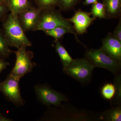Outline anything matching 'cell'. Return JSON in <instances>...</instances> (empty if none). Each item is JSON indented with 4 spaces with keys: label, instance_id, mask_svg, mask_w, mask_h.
Listing matches in <instances>:
<instances>
[{
    "label": "cell",
    "instance_id": "cell-10",
    "mask_svg": "<svg viewBox=\"0 0 121 121\" xmlns=\"http://www.w3.org/2000/svg\"><path fill=\"white\" fill-rule=\"evenodd\" d=\"M43 10L38 7H31L18 15L20 22L24 31L35 30Z\"/></svg>",
    "mask_w": 121,
    "mask_h": 121
},
{
    "label": "cell",
    "instance_id": "cell-15",
    "mask_svg": "<svg viewBox=\"0 0 121 121\" xmlns=\"http://www.w3.org/2000/svg\"><path fill=\"white\" fill-rule=\"evenodd\" d=\"M101 94L104 99L111 100L116 95V88L115 84L111 83H106L101 89Z\"/></svg>",
    "mask_w": 121,
    "mask_h": 121
},
{
    "label": "cell",
    "instance_id": "cell-18",
    "mask_svg": "<svg viewBox=\"0 0 121 121\" xmlns=\"http://www.w3.org/2000/svg\"><path fill=\"white\" fill-rule=\"evenodd\" d=\"M103 118L107 121H121V109L118 107L107 111L104 114Z\"/></svg>",
    "mask_w": 121,
    "mask_h": 121
},
{
    "label": "cell",
    "instance_id": "cell-14",
    "mask_svg": "<svg viewBox=\"0 0 121 121\" xmlns=\"http://www.w3.org/2000/svg\"><path fill=\"white\" fill-rule=\"evenodd\" d=\"M54 42L56 51L59 56L63 67L67 66L73 59L58 40L55 39Z\"/></svg>",
    "mask_w": 121,
    "mask_h": 121
},
{
    "label": "cell",
    "instance_id": "cell-12",
    "mask_svg": "<svg viewBox=\"0 0 121 121\" xmlns=\"http://www.w3.org/2000/svg\"><path fill=\"white\" fill-rule=\"evenodd\" d=\"M7 4L9 11L17 15L31 7L28 0H8Z\"/></svg>",
    "mask_w": 121,
    "mask_h": 121
},
{
    "label": "cell",
    "instance_id": "cell-4",
    "mask_svg": "<svg viewBox=\"0 0 121 121\" xmlns=\"http://www.w3.org/2000/svg\"><path fill=\"white\" fill-rule=\"evenodd\" d=\"M95 67L86 58L73 59L67 66L63 67L64 72L76 80L84 82L90 79Z\"/></svg>",
    "mask_w": 121,
    "mask_h": 121
},
{
    "label": "cell",
    "instance_id": "cell-26",
    "mask_svg": "<svg viewBox=\"0 0 121 121\" xmlns=\"http://www.w3.org/2000/svg\"><path fill=\"white\" fill-rule=\"evenodd\" d=\"M11 119L8 118L0 114V121H11Z\"/></svg>",
    "mask_w": 121,
    "mask_h": 121
},
{
    "label": "cell",
    "instance_id": "cell-7",
    "mask_svg": "<svg viewBox=\"0 0 121 121\" xmlns=\"http://www.w3.org/2000/svg\"><path fill=\"white\" fill-rule=\"evenodd\" d=\"M36 94L39 100L46 105L59 106L62 101H68L62 94L44 85H37L35 87Z\"/></svg>",
    "mask_w": 121,
    "mask_h": 121
},
{
    "label": "cell",
    "instance_id": "cell-22",
    "mask_svg": "<svg viewBox=\"0 0 121 121\" xmlns=\"http://www.w3.org/2000/svg\"><path fill=\"white\" fill-rule=\"evenodd\" d=\"M121 77L119 75L115 79V84L116 88V95L117 99L120 100L121 97Z\"/></svg>",
    "mask_w": 121,
    "mask_h": 121
},
{
    "label": "cell",
    "instance_id": "cell-2",
    "mask_svg": "<svg viewBox=\"0 0 121 121\" xmlns=\"http://www.w3.org/2000/svg\"><path fill=\"white\" fill-rule=\"evenodd\" d=\"M58 27H63L74 30L70 22L63 17L55 8L42 11L35 31L50 30Z\"/></svg>",
    "mask_w": 121,
    "mask_h": 121
},
{
    "label": "cell",
    "instance_id": "cell-11",
    "mask_svg": "<svg viewBox=\"0 0 121 121\" xmlns=\"http://www.w3.org/2000/svg\"><path fill=\"white\" fill-rule=\"evenodd\" d=\"M107 19L121 17V0H103Z\"/></svg>",
    "mask_w": 121,
    "mask_h": 121
},
{
    "label": "cell",
    "instance_id": "cell-8",
    "mask_svg": "<svg viewBox=\"0 0 121 121\" xmlns=\"http://www.w3.org/2000/svg\"><path fill=\"white\" fill-rule=\"evenodd\" d=\"M90 13L78 9L72 17L67 20L73 24L74 31L77 35H82L87 32V29L96 19L90 17Z\"/></svg>",
    "mask_w": 121,
    "mask_h": 121
},
{
    "label": "cell",
    "instance_id": "cell-16",
    "mask_svg": "<svg viewBox=\"0 0 121 121\" xmlns=\"http://www.w3.org/2000/svg\"><path fill=\"white\" fill-rule=\"evenodd\" d=\"M91 15L93 17L99 19H107L105 6L103 3L96 2L93 4L91 9Z\"/></svg>",
    "mask_w": 121,
    "mask_h": 121
},
{
    "label": "cell",
    "instance_id": "cell-24",
    "mask_svg": "<svg viewBox=\"0 0 121 121\" xmlns=\"http://www.w3.org/2000/svg\"><path fill=\"white\" fill-rule=\"evenodd\" d=\"M9 65V63L8 62L5 61L3 59L0 58V73Z\"/></svg>",
    "mask_w": 121,
    "mask_h": 121
},
{
    "label": "cell",
    "instance_id": "cell-21",
    "mask_svg": "<svg viewBox=\"0 0 121 121\" xmlns=\"http://www.w3.org/2000/svg\"><path fill=\"white\" fill-rule=\"evenodd\" d=\"M115 38L121 42V19L119 17V22L112 34Z\"/></svg>",
    "mask_w": 121,
    "mask_h": 121
},
{
    "label": "cell",
    "instance_id": "cell-25",
    "mask_svg": "<svg viewBox=\"0 0 121 121\" xmlns=\"http://www.w3.org/2000/svg\"><path fill=\"white\" fill-rule=\"evenodd\" d=\"M98 0H85L83 4L85 5H88L90 4H93L97 2Z\"/></svg>",
    "mask_w": 121,
    "mask_h": 121
},
{
    "label": "cell",
    "instance_id": "cell-19",
    "mask_svg": "<svg viewBox=\"0 0 121 121\" xmlns=\"http://www.w3.org/2000/svg\"><path fill=\"white\" fill-rule=\"evenodd\" d=\"M37 7L44 9L55 8L58 6V0H35Z\"/></svg>",
    "mask_w": 121,
    "mask_h": 121
},
{
    "label": "cell",
    "instance_id": "cell-17",
    "mask_svg": "<svg viewBox=\"0 0 121 121\" xmlns=\"http://www.w3.org/2000/svg\"><path fill=\"white\" fill-rule=\"evenodd\" d=\"M9 47L4 33L0 30V58H6L12 53Z\"/></svg>",
    "mask_w": 121,
    "mask_h": 121
},
{
    "label": "cell",
    "instance_id": "cell-23",
    "mask_svg": "<svg viewBox=\"0 0 121 121\" xmlns=\"http://www.w3.org/2000/svg\"><path fill=\"white\" fill-rule=\"evenodd\" d=\"M9 11L7 4H0V21L4 17Z\"/></svg>",
    "mask_w": 121,
    "mask_h": 121
},
{
    "label": "cell",
    "instance_id": "cell-13",
    "mask_svg": "<svg viewBox=\"0 0 121 121\" xmlns=\"http://www.w3.org/2000/svg\"><path fill=\"white\" fill-rule=\"evenodd\" d=\"M43 32L47 35L53 37L55 39L58 40L63 38L65 34L69 33H72L74 35L77 41L82 43L78 39L77 34L76 33L75 31L65 27H56L50 30H45Z\"/></svg>",
    "mask_w": 121,
    "mask_h": 121
},
{
    "label": "cell",
    "instance_id": "cell-9",
    "mask_svg": "<svg viewBox=\"0 0 121 121\" xmlns=\"http://www.w3.org/2000/svg\"><path fill=\"white\" fill-rule=\"evenodd\" d=\"M100 49L107 55L115 60L121 62V42L109 33L102 40Z\"/></svg>",
    "mask_w": 121,
    "mask_h": 121
},
{
    "label": "cell",
    "instance_id": "cell-5",
    "mask_svg": "<svg viewBox=\"0 0 121 121\" xmlns=\"http://www.w3.org/2000/svg\"><path fill=\"white\" fill-rule=\"evenodd\" d=\"M26 49V47H22L14 52L16 57V62L9 74L19 80L26 74L31 71L34 67Z\"/></svg>",
    "mask_w": 121,
    "mask_h": 121
},
{
    "label": "cell",
    "instance_id": "cell-27",
    "mask_svg": "<svg viewBox=\"0 0 121 121\" xmlns=\"http://www.w3.org/2000/svg\"><path fill=\"white\" fill-rule=\"evenodd\" d=\"M8 1V0H0V4H7Z\"/></svg>",
    "mask_w": 121,
    "mask_h": 121
},
{
    "label": "cell",
    "instance_id": "cell-6",
    "mask_svg": "<svg viewBox=\"0 0 121 121\" xmlns=\"http://www.w3.org/2000/svg\"><path fill=\"white\" fill-rule=\"evenodd\" d=\"M19 81L9 74L5 80L0 83V91L9 101L17 106L24 104L20 91Z\"/></svg>",
    "mask_w": 121,
    "mask_h": 121
},
{
    "label": "cell",
    "instance_id": "cell-3",
    "mask_svg": "<svg viewBox=\"0 0 121 121\" xmlns=\"http://www.w3.org/2000/svg\"><path fill=\"white\" fill-rule=\"evenodd\" d=\"M85 56L95 68H104L114 74H117L120 71L121 62L111 58L100 48L87 50Z\"/></svg>",
    "mask_w": 121,
    "mask_h": 121
},
{
    "label": "cell",
    "instance_id": "cell-1",
    "mask_svg": "<svg viewBox=\"0 0 121 121\" xmlns=\"http://www.w3.org/2000/svg\"><path fill=\"white\" fill-rule=\"evenodd\" d=\"M4 34L9 47L17 48L31 47L32 43L24 33L18 15L11 13L3 25Z\"/></svg>",
    "mask_w": 121,
    "mask_h": 121
},
{
    "label": "cell",
    "instance_id": "cell-20",
    "mask_svg": "<svg viewBox=\"0 0 121 121\" xmlns=\"http://www.w3.org/2000/svg\"><path fill=\"white\" fill-rule=\"evenodd\" d=\"M79 0H58V6L60 10L64 11H69L77 4Z\"/></svg>",
    "mask_w": 121,
    "mask_h": 121
}]
</instances>
